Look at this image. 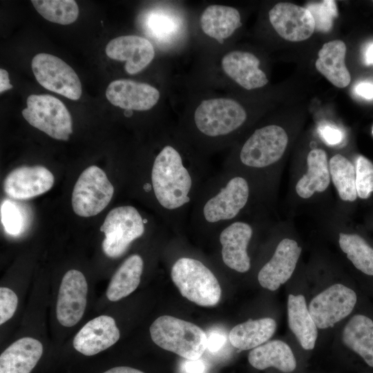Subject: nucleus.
Returning <instances> with one entry per match:
<instances>
[{"mask_svg": "<svg viewBox=\"0 0 373 373\" xmlns=\"http://www.w3.org/2000/svg\"><path fill=\"white\" fill-rule=\"evenodd\" d=\"M207 336V349L211 353L218 352L227 342L225 334L218 331H211Z\"/></svg>", "mask_w": 373, "mask_h": 373, "instance_id": "39", "label": "nucleus"}, {"mask_svg": "<svg viewBox=\"0 0 373 373\" xmlns=\"http://www.w3.org/2000/svg\"><path fill=\"white\" fill-rule=\"evenodd\" d=\"M289 137L277 124L256 128L224 163V168L240 173L253 184L261 205L274 193L276 166L287 150Z\"/></svg>", "mask_w": 373, "mask_h": 373, "instance_id": "3", "label": "nucleus"}, {"mask_svg": "<svg viewBox=\"0 0 373 373\" xmlns=\"http://www.w3.org/2000/svg\"><path fill=\"white\" fill-rule=\"evenodd\" d=\"M36 10L46 20L68 25L76 21L79 8L73 0H32Z\"/></svg>", "mask_w": 373, "mask_h": 373, "instance_id": "32", "label": "nucleus"}, {"mask_svg": "<svg viewBox=\"0 0 373 373\" xmlns=\"http://www.w3.org/2000/svg\"><path fill=\"white\" fill-rule=\"evenodd\" d=\"M180 373H207L208 366L200 358L198 359H185L180 365Z\"/></svg>", "mask_w": 373, "mask_h": 373, "instance_id": "38", "label": "nucleus"}, {"mask_svg": "<svg viewBox=\"0 0 373 373\" xmlns=\"http://www.w3.org/2000/svg\"><path fill=\"white\" fill-rule=\"evenodd\" d=\"M343 345L373 367V321L363 314L352 316L341 330Z\"/></svg>", "mask_w": 373, "mask_h": 373, "instance_id": "25", "label": "nucleus"}, {"mask_svg": "<svg viewBox=\"0 0 373 373\" xmlns=\"http://www.w3.org/2000/svg\"><path fill=\"white\" fill-rule=\"evenodd\" d=\"M365 61L367 64L373 63V44H371L366 50Z\"/></svg>", "mask_w": 373, "mask_h": 373, "instance_id": "44", "label": "nucleus"}, {"mask_svg": "<svg viewBox=\"0 0 373 373\" xmlns=\"http://www.w3.org/2000/svg\"><path fill=\"white\" fill-rule=\"evenodd\" d=\"M43 353V345L31 337L21 338L0 356V373H30Z\"/></svg>", "mask_w": 373, "mask_h": 373, "instance_id": "22", "label": "nucleus"}, {"mask_svg": "<svg viewBox=\"0 0 373 373\" xmlns=\"http://www.w3.org/2000/svg\"><path fill=\"white\" fill-rule=\"evenodd\" d=\"M107 99L124 110L145 111L151 109L160 99V92L154 86L132 79L111 82L106 91Z\"/></svg>", "mask_w": 373, "mask_h": 373, "instance_id": "18", "label": "nucleus"}, {"mask_svg": "<svg viewBox=\"0 0 373 373\" xmlns=\"http://www.w3.org/2000/svg\"><path fill=\"white\" fill-rule=\"evenodd\" d=\"M276 327V322L272 318L249 320L234 326L229 332V339L238 350H253L265 343L274 335Z\"/></svg>", "mask_w": 373, "mask_h": 373, "instance_id": "28", "label": "nucleus"}, {"mask_svg": "<svg viewBox=\"0 0 373 373\" xmlns=\"http://www.w3.org/2000/svg\"><path fill=\"white\" fill-rule=\"evenodd\" d=\"M31 67L37 81L46 89L72 100L80 98V79L75 70L60 58L39 53L32 59Z\"/></svg>", "mask_w": 373, "mask_h": 373, "instance_id": "11", "label": "nucleus"}, {"mask_svg": "<svg viewBox=\"0 0 373 373\" xmlns=\"http://www.w3.org/2000/svg\"><path fill=\"white\" fill-rule=\"evenodd\" d=\"M88 285L84 274L76 269L68 271L59 289L56 314L61 325L73 327L82 318L86 306Z\"/></svg>", "mask_w": 373, "mask_h": 373, "instance_id": "14", "label": "nucleus"}, {"mask_svg": "<svg viewBox=\"0 0 373 373\" xmlns=\"http://www.w3.org/2000/svg\"><path fill=\"white\" fill-rule=\"evenodd\" d=\"M331 183L329 159L325 150L314 148L307 155L305 169L298 175L293 186L296 196L307 201L327 191Z\"/></svg>", "mask_w": 373, "mask_h": 373, "instance_id": "17", "label": "nucleus"}, {"mask_svg": "<svg viewBox=\"0 0 373 373\" xmlns=\"http://www.w3.org/2000/svg\"><path fill=\"white\" fill-rule=\"evenodd\" d=\"M153 341L161 348L185 359H198L207 350V334L198 325L164 315L150 327Z\"/></svg>", "mask_w": 373, "mask_h": 373, "instance_id": "5", "label": "nucleus"}, {"mask_svg": "<svg viewBox=\"0 0 373 373\" xmlns=\"http://www.w3.org/2000/svg\"><path fill=\"white\" fill-rule=\"evenodd\" d=\"M18 305L17 294L8 287L0 288V324L6 323L14 315Z\"/></svg>", "mask_w": 373, "mask_h": 373, "instance_id": "37", "label": "nucleus"}, {"mask_svg": "<svg viewBox=\"0 0 373 373\" xmlns=\"http://www.w3.org/2000/svg\"><path fill=\"white\" fill-rule=\"evenodd\" d=\"M312 15L315 21V29L321 32L329 31L334 19L338 16L334 1L326 0L318 3H310L306 8Z\"/></svg>", "mask_w": 373, "mask_h": 373, "instance_id": "34", "label": "nucleus"}, {"mask_svg": "<svg viewBox=\"0 0 373 373\" xmlns=\"http://www.w3.org/2000/svg\"><path fill=\"white\" fill-rule=\"evenodd\" d=\"M301 252L302 247L295 239L289 237L281 239L271 257L258 273L259 284L269 291L277 290L293 275Z\"/></svg>", "mask_w": 373, "mask_h": 373, "instance_id": "13", "label": "nucleus"}, {"mask_svg": "<svg viewBox=\"0 0 373 373\" xmlns=\"http://www.w3.org/2000/svg\"><path fill=\"white\" fill-rule=\"evenodd\" d=\"M144 268V261L139 254L128 257L113 274L106 290L111 301H117L133 292L138 287Z\"/></svg>", "mask_w": 373, "mask_h": 373, "instance_id": "29", "label": "nucleus"}, {"mask_svg": "<svg viewBox=\"0 0 373 373\" xmlns=\"http://www.w3.org/2000/svg\"><path fill=\"white\" fill-rule=\"evenodd\" d=\"M114 186L97 166L86 168L79 176L72 193L74 212L81 217L99 213L111 202Z\"/></svg>", "mask_w": 373, "mask_h": 373, "instance_id": "9", "label": "nucleus"}, {"mask_svg": "<svg viewBox=\"0 0 373 373\" xmlns=\"http://www.w3.org/2000/svg\"><path fill=\"white\" fill-rule=\"evenodd\" d=\"M331 182L339 198L346 202H354L357 198L355 166L344 155L337 153L329 159Z\"/></svg>", "mask_w": 373, "mask_h": 373, "instance_id": "31", "label": "nucleus"}, {"mask_svg": "<svg viewBox=\"0 0 373 373\" xmlns=\"http://www.w3.org/2000/svg\"><path fill=\"white\" fill-rule=\"evenodd\" d=\"M149 220L133 206L124 205L111 209L100 231L105 234L104 253L112 258L122 256L137 239L145 233Z\"/></svg>", "mask_w": 373, "mask_h": 373, "instance_id": "7", "label": "nucleus"}, {"mask_svg": "<svg viewBox=\"0 0 373 373\" xmlns=\"http://www.w3.org/2000/svg\"><path fill=\"white\" fill-rule=\"evenodd\" d=\"M254 222L241 218L217 233L222 262L230 269L241 274L250 269L248 247L254 236Z\"/></svg>", "mask_w": 373, "mask_h": 373, "instance_id": "12", "label": "nucleus"}, {"mask_svg": "<svg viewBox=\"0 0 373 373\" xmlns=\"http://www.w3.org/2000/svg\"><path fill=\"white\" fill-rule=\"evenodd\" d=\"M1 219L6 231L10 235L19 234L23 227L24 219L19 207L10 200L1 205Z\"/></svg>", "mask_w": 373, "mask_h": 373, "instance_id": "36", "label": "nucleus"}, {"mask_svg": "<svg viewBox=\"0 0 373 373\" xmlns=\"http://www.w3.org/2000/svg\"><path fill=\"white\" fill-rule=\"evenodd\" d=\"M211 175L202 155L185 137L169 138L153 157L141 188L151 195L166 225L179 233L188 225L193 202Z\"/></svg>", "mask_w": 373, "mask_h": 373, "instance_id": "1", "label": "nucleus"}, {"mask_svg": "<svg viewBox=\"0 0 373 373\" xmlns=\"http://www.w3.org/2000/svg\"><path fill=\"white\" fill-rule=\"evenodd\" d=\"M146 24L151 33L159 39H169L173 36L179 28L177 20L169 15L161 12L150 14Z\"/></svg>", "mask_w": 373, "mask_h": 373, "instance_id": "35", "label": "nucleus"}, {"mask_svg": "<svg viewBox=\"0 0 373 373\" xmlns=\"http://www.w3.org/2000/svg\"><path fill=\"white\" fill-rule=\"evenodd\" d=\"M269 18L276 32L290 41H301L311 37L315 21L306 8L291 3H278L269 12Z\"/></svg>", "mask_w": 373, "mask_h": 373, "instance_id": "15", "label": "nucleus"}, {"mask_svg": "<svg viewBox=\"0 0 373 373\" xmlns=\"http://www.w3.org/2000/svg\"><path fill=\"white\" fill-rule=\"evenodd\" d=\"M22 111L24 119L50 137L68 140L73 133L71 115L65 105L50 95H31Z\"/></svg>", "mask_w": 373, "mask_h": 373, "instance_id": "8", "label": "nucleus"}, {"mask_svg": "<svg viewBox=\"0 0 373 373\" xmlns=\"http://www.w3.org/2000/svg\"><path fill=\"white\" fill-rule=\"evenodd\" d=\"M104 373H144L143 372L129 367L120 366L111 368Z\"/></svg>", "mask_w": 373, "mask_h": 373, "instance_id": "43", "label": "nucleus"}, {"mask_svg": "<svg viewBox=\"0 0 373 373\" xmlns=\"http://www.w3.org/2000/svg\"><path fill=\"white\" fill-rule=\"evenodd\" d=\"M255 203L260 204L249 179L237 171L222 169L212 175L200 189L187 226L217 233L242 218Z\"/></svg>", "mask_w": 373, "mask_h": 373, "instance_id": "2", "label": "nucleus"}, {"mask_svg": "<svg viewBox=\"0 0 373 373\" xmlns=\"http://www.w3.org/2000/svg\"><path fill=\"white\" fill-rule=\"evenodd\" d=\"M106 54L112 59L125 61L126 72L135 75L152 61L155 50L151 41L143 37L124 35L111 40L106 45Z\"/></svg>", "mask_w": 373, "mask_h": 373, "instance_id": "19", "label": "nucleus"}, {"mask_svg": "<svg viewBox=\"0 0 373 373\" xmlns=\"http://www.w3.org/2000/svg\"><path fill=\"white\" fill-rule=\"evenodd\" d=\"M124 115L126 117H130L133 115V111L131 110H124Z\"/></svg>", "mask_w": 373, "mask_h": 373, "instance_id": "45", "label": "nucleus"}, {"mask_svg": "<svg viewBox=\"0 0 373 373\" xmlns=\"http://www.w3.org/2000/svg\"><path fill=\"white\" fill-rule=\"evenodd\" d=\"M325 139L331 144H335L341 139V133L330 127H325L323 131Z\"/></svg>", "mask_w": 373, "mask_h": 373, "instance_id": "41", "label": "nucleus"}, {"mask_svg": "<svg viewBox=\"0 0 373 373\" xmlns=\"http://www.w3.org/2000/svg\"><path fill=\"white\" fill-rule=\"evenodd\" d=\"M346 45L341 40L329 41L318 52L315 66L327 80L338 88H345L351 75L345 63Z\"/></svg>", "mask_w": 373, "mask_h": 373, "instance_id": "24", "label": "nucleus"}, {"mask_svg": "<svg viewBox=\"0 0 373 373\" xmlns=\"http://www.w3.org/2000/svg\"><path fill=\"white\" fill-rule=\"evenodd\" d=\"M248 361L257 370L273 367L283 373L294 372L297 365L291 347L280 340L271 341L251 350Z\"/></svg>", "mask_w": 373, "mask_h": 373, "instance_id": "27", "label": "nucleus"}, {"mask_svg": "<svg viewBox=\"0 0 373 373\" xmlns=\"http://www.w3.org/2000/svg\"><path fill=\"white\" fill-rule=\"evenodd\" d=\"M119 336L114 318L102 315L89 321L80 329L73 339V347L84 355L93 356L114 345Z\"/></svg>", "mask_w": 373, "mask_h": 373, "instance_id": "20", "label": "nucleus"}, {"mask_svg": "<svg viewBox=\"0 0 373 373\" xmlns=\"http://www.w3.org/2000/svg\"><path fill=\"white\" fill-rule=\"evenodd\" d=\"M202 32L209 37L222 43L241 26L238 10L231 6L210 5L202 12L200 19Z\"/></svg>", "mask_w": 373, "mask_h": 373, "instance_id": "26", "label": "nucleus"}, {"mask_svg": "<svg viewBox=\"0 0 373 373\" xmlns=\"http://www.w3.org/2000/svg\"><path fill=\"white\" fill-rule=\"evenodd\" d=\"M287 307L290 330L304 350H313L318 338V329L309 312L305 296L302 294H289Z\"/></svg>", "mask_w": 373, "mask_h": 373, "instance_id": "23", "label": "nucleus"}, {"mask_svg": "<svg viewBox=\"0 0 373 373\" xmlns=\"http://www.w3.org/2000/svg\"><path fill=\"white\" fill-rule=\"evenodd\" d=\"M247 119V113L237 101L227 97L202 100L195 108L189 133L202 145L200 149H213L225 144Z\"/></svg>", "mask_w": 373, "mask_h": 373, "instance_id": "4", "label": "nucleus"}, {"mask_svg": "<svg viewBox=\"0 0 373 373\" xmlns=\"http://www.w3.org/2000/svg\"><path fill=\"white\" fill-rule=\"evenodd\" d=\"M54 180L52 173L43 166H23L7 175L3 181V190L10 198L24 200L49 191Z\"/></svg>", "mask_w": 373, "mask_h": 373, "instance_id": "16", "label": "nucleus"}, {"mask_svg": "<svg viewBox=\"0 0 373 373\" xmlns=\"http://www.w3.org/2000/svg\"><path fill=\"white\" fill-rule=\"evenodd\" d=\"M357 302L356 292L342 283H334L316 294L308 304L318 329L333 327L348 316Z\"/></svg>", "mask_w": 373, "mask_h": 373, "instance_id": "10", "label": "nucleus"}, {"mask_svg": "<svg viewBox=\"0 0 373 373\" xmlns=\"http://www.w3.org/2000/svg\"><path fill=\"white\" fill-rule=\"evenodd\" d=\"M338 244L354 267L364 274L373 276V248L360 235L340 231Z\"/></svg>", "mask_w": 373, "mask_h": 373, "instance_id": "30", "label": "nucleus"}, {"mask_svg": "<svg viewBox=\"0 0 373 373\" xmlns=\"http://www.w3.org/2000/svg\"><path fill=\"white\" fill-rule=\"evenodd\" d=\"M354 166L358 198L367 199L373 193V163L366 157L359 155Z\"/></svg>", "mask_w": 373, "mask_h": 373, "instance_id": "33", "label": "nucleus"}, {"mask_svg": "<svg viewBox=\"0 0 373 373\" xmlns=\"http://www.w3.org/2000/svg\"><path fill=\"white\" fill-rule=\"evenodd\" d=\"M13 88V86L10 84L8 73L5 69H0V93H2L6 90Z\"/></svg>", "mask_w": 373, "mask_h": 373, "instance_id": "42", "label": "nucleus"}, {"mask_svg": "<svg viewBox=\"0 0 373 373\" xmlns=\"http://www.w3.org/2000/svg\"><path fill=\"white\" fill-rule=\"evenodd\" d=\"M259 65L258 58L245 51L229 52L221 59L224 74L247 90L261 88L268 83V79Z\"/></svg>", "mask_w": 373, "mask_h": 373, "instance_id": "21", "label": "nucleus"}, {"mask_svg": "<svg viewBox=\"0 0 373 373\" xmlns=\"http://www.w3.org/2000/svg\"><path fill=\"white\" fill-rule=\"evenodd\" d=\"M171 276L182 296L198 305L213 306L220 299L221 289L217 278L197 258H178L171 267Z\"/></svg>", "mask_w": 373, "mask_h": 373, "instance_id": "6", "label": "nucleus"}, {"mask_svg": "<svg viewBox=\"0 0 373 373\" xmlns=\"http://www.w3.org/2000/svg\"><path fill=\"white\" fill-rule=\"evenodd\" d=\"M355 92L358 95L366 98H373V84L369 82H362L355 88Z\"/></svg>", "mask_w": 373, "mask_h": 373, "instance_id": "40", "label": "nucleus"}]
</instances>
